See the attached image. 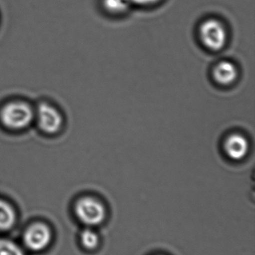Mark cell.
Listing matches in <instances>:
<instances>
[{
    "mask_svg": "<svg viewBox=\"0 0 255 255\" xmlns=\"http://www.w3.org/2000/svg\"><path fill=\"white\" fill-rule=\"evenodd\" d=\"M199 37L205 47L218 52L226 46L228 31L221 21L215 18H210L205 19L199 25Z\"/></svg>",
    "mask_w": 255,
    "mask_h": 255,
    "instance_id": "cell-1",
    "label": "cell"
},
{
    "mask_svg": "<svg viewBox=\"0 0 255 255\" xmlns=\"http://www.w3.org/2000/svg\"><path fill=\"white\" fill-rule=\"evenodd\" d=\"M75 213L77 218L86 226H98L106 218L104 205L93 197H83L78 200Z\"/></svg>",
    "mask_w": 255,
    "mask_h": 255,
    "instance_id": "cell-2",
    "label": "cell"
},
{
    "mask_svg": "<svg viewBox=\"0 0 255 255\" xmlns=\"http://www.w3.org/2000/svg\"><path fill=\"white\" fill-rule=\"evenodd\" d=\"M31 108L22 103H11L6 105L0 113L1 122L6 127L20 129L29 125L32 120Z\"/></svg>",
    "mask_w": 255,
    "mask_h": 255,
    "instance_id": "cell-3",
    "label": "cell"
},
{
    "mask_svg": "<svg viewBox=\"0 0 255 255\" xmlns=\"http://www.w3.org/2000/svg\"><path fill=\"white\" fill-rule=\"evenodd\" d=\"M50 230L42 223L30 226L23 236L24 244L31 251H41L47 247L51 241Z\"/></svg>",
    "mask_w": 255,
    "mask_h": 255,
    "instance_id": "cell-4",
    "label": "cell"
},
{
    "mask_svg": "<svg viewBox=\"0 0 255 255\" xmlns=\"http://www.w3.org/2000/svg\"><path fill=\"white\" fill-rule=\"evenodd\" d=\"M226 155L235 161L245 158L250 151V142L244 135L240 133H231L226 137L223 145Z\"/></svg>",
    "mask_w": 255,
    "mask_h": 255,
    "instance_id": "cell-5",
    "label": "cell"
},
{
    "mask_svg": "<svg viewBox=\"0 0 255 255\" xmlns=\"http://www.w3.org/2000/svg\"><path fill=\"white\" fill-rule=\"evenodd\" d=\"M38 124L46 133H53L58 131L62 124V118L52 106L41 104L37 111Z\"/></svg>",
    "mask_w": 255,
    "mask_h": 255,
    "instance_id": "cell-6",
    "label": "cell"
},
{
    "mask_svg": "<svg viewBox=\"0 0 255 255\" xmlns=\"http://www.w3.org/2000/svg\"><path fill=\"white\" fill-rule=\"evenodd\" d=\"M238 67L230 61H220L213 70L214 80L223 86H229L235 83L238 79Z\"/></svg>",
    "mask_w": 255,
    "mask_h": 255,
    "instance_id": "cell-7",
    "label": "cell"
},
{
    "mask_svg": "<svg viewBox=\"0 0 255 255\" xmlns=\"http://www.w3.org/2000/svg\"><path fill=\"white\" fill-rule=\"evenodd\" d=\"M16 216L14 211L10 205L0 200V230L10 229L14 225Z\"/></svg>",
    "mask_w": 255,
    "mask_h": 255,
    "instance_id": "cell-8",
    "label": "cell"
},
{
    "mask_svg": "<svg viewBox=\"0 0 255 255\" xmlns=\"http://www.w3.org/2000/svg\"><path fill=\"white\" fill-rule=\"evenodd\" d=\"M103 7L112 15L124 14L133 6L130 0H103Z\"/></svg>",
    "mask_w": 255,
    "mask_h": 255,
    "instance_id": "cell-9",
    "label": "cell"
},
{
    "mask_svg": "<svg viewBox=\"0 0 255 255\" xmlns=\"http://www.w3.org/2000/svg\"><path fill=\"white\" fill-rule=\"evenodd\" d=\"M81 243L87 250H94L98 246L99 238L91 229H85L81 234Z\"/></svg>",
    "mask_w": 255,
    "mask_h": 255,
    "instance_id": "cell-10",
    "label": "cell"
},
{
    "mask_svg": "<svg viewBox=\"0 0 255 255\" xmlns=\"http://www.w3.org/2000/svg\"><path fill=\"white\" fill-rule=\"evenodd\" d=\"M0 255H24L16 244L7 240H0Z\"/></svg>",
    "mask_w": 255,
    "mask_h": 255,
    "instance_id": "cell-11",
    "label": "cell"
},
{
    "mask_svg": "<svg viewBox=\"0 0 255 255\" xmlns=\"http://www.w3.org/2000/svg\"><path fill=\"white\" fill-rule=\"evenodd\" d=\"M133 5L141 6V7H148L157 4L161 0H130Z\"/></svg>",
    "mask_w": 255,
    "mask_h": 255,
    "instance_id": "cell-12",
    "label": "cell"
}]
</instances>
